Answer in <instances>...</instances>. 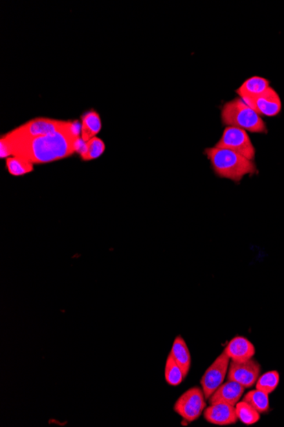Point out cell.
<instances>
[{
	"instance_id": "23",
	"label": "cell",
	"mask_w": 284,
	"mask_h": 427,
	"mask_svg": "<svg viewBox=\"0 0 284 427\" xmlns=\"http://www.w3.org/2000/svg\"><path fill=\"white\" fill-rule=\"evenodd\" d=\"M12 156V153H10V146L8 143L6 141L5 139L1 138V141H0V157L1 159H7Z\"/></svg>"
},
{
	"instance_id": "2",
	"label": "cell",
	"mask_w": 284,
	"mask_h": 427,
	"mask_svg": "<svg viewBox=\"0 0 284 427\" xmlns=\"http://www.w3.org/2000/svg\"><path fill=\"white\" fill-rule=\"evenodd\" d=\"M215 174L221 178L239 183L245 176L258 174L253 160L232 150L210 147L204 150Z\"/></svg>"
},
{
	"instance_id": "5",
	"label": "cell",
	"mask_w": 284,
	"mask_h": 427,
	"mask_svg": "<svg viewBox=\"0 0 284 427\" xmlns=\"http://www.w3.org/2000/svg\"><path fill=\"white\" fill-rule=\"evenodd\" d=\"M217 148L232 150L250 160L255 159V150L252 141L245 130L239 127H226L219 141Z\"/></svg>"
},
{
	"instance_id": "16",
	"label": "cell",
	"mask_w": 284,
	"mask_h": 427,
	"mask_svg": "<svg viewBox=\"0 0 284 427\" xmlns=\"http://www.w3.org/2000/svg\"><path fill=\"white\" fill-rule=\"evenodd\" d=\"M164 377L167 384L172 386H177L184 382L186 377L181 366L168 355L165 364Z\"/></svg>"
},
{
	"instance_id": "17",
	"label": "cell",
	"mask_w": 284,
	"mask_h": 427,
	"mask_svg": "<svg viewBox=\"0 0 284 427\" xmlns=\"http://www.w3.org/2000/svg\"><path fill=\"white\" fill-rule=\"evenodd\" d=\"M243 401L247 402L260 414H267L270 408L269 394L261 392L260 390H252L244 395Z\"/></svg>"
},
{
	"instance_id": "1",
	"label": "cell",
	"mask_w": 284,
	"mask_h": 427,
	"mask_svg": "<svg viewBox=\"0 0 284 427\" xmlns=\"http://www.w3.org/2000/svg\"><path fill=\"white\" fill-rule=\"evenodd\" d=\"M10 146L12 156L23 157L32 164H45L65 159L74 154L76 137L71 131V121L63 130L47 136L18 138L8 134L2 137Z\"/></svg>"
},
{
	"instance_id": "19",
	"label": "cell",
	"mask_w": 284,
	"mask_h": 427,
	"mask_svg": "<svg viewBox=\"0 0 284 427\" xmlns=\"http://www.w3.org/2000/svg\"><path fill=\"white\" fill-rule=\"evenodd\" d=\"M6 167L10 174L12 176H23L34 171V164L30 160L19 156H10L6 159Z\"/></svg>"
},
{
	"instance_id": "12",
	"label": "cell",
	"mask_w": 284,
	"mask_h": 427,
	"mask_svg": "<svg viewBox=\"0 0 284 427\" xmlns=\"http://www.w3.org/2000/svg\"><path fill=\"white\" fill-rule=\"evenodd\" d=\"M224 353L232 361L245 362L254 357L255 347L245 337L237 335L226 344Z\"/></svg>"
},
{
	"instance_id": "8",
	"label": "cell",
	"mask_w": 284,
	"mask_h": 427,
	"mask_svg": "<svg viewBox=\"0 0 284 427\" xmlns=\"http://www.w3.org/2000/svg\"><path fill=\"white\" fill-rule=\"evenodd\" d=\"M261 367L254 359L245 362H230L228 379L237 382L244 388L255 386L261 376Z\"/></svg>"
},
{
	"instance_id": "11",
	"label": "cell",
	"mask_w": 284,
	"mask_h": 427,
	"mask_svg": "<svg viewBox=\"0 0 284 427\" xmlns=\"http://www.w3.org/2000/svg\"><path fill=\"white\" fill-rule=\"evenodd\" d=\"M244 390L245 388L240 384L228 380V382L223 383L218 387L208 401L210 404L221 403L235 406L242 398Z\"/></svg>"
},
{
	"instance_id": "6",
	"label": "cell",
	"mask_w": 284,
	"mask_h": 427,
	"mask_svg": "<svg viewBox=\"0 0 284 427\" xmlns=\"http://www.w3.org/2000/svg\"><path fill=\"white\" fill-rule=\"evenodd\" d=\"M69 123V121H63L48 119V118H37L21 127L15 129L8 134L10 137L25 138L41 137L56 134L57 132L63 130Z\"/></svg>"
},
{
	"instance_id": "14",
	"label": "cell",
	"mask_w": 284,
	"mask_h": 427,
	"mask_svg": "<svg viewBox=\"0 0 284 427\" xmlns=\"http://www.w3.org/2000/svg\"><path fill=\"white\" fill-rule=\"evenodd\" d=\"M170 356L181 366L185 374L188 376L192 365V357L188 344L182 336H177L174 340Z\"/></svg>"
},
{
	"instance_id": "21",
	"label": "cell",
	"mask_w": 284,
	"mask_h": 427,
	"mask_svg": "<svg viewBox=\"0 0 284 427\" xmlns=\"http://www.w3.org/2000/svg\"><path fill=\"white\" fill-rule=\"evenodd\" d=\"M88 143L87 160H96L102 156L106 149L105 143L99 138H93Z\"/></svg>"
},
{
	"instance_id": "18",
	"label": "cell",
	"mask_w": 284,
	"mask_h": 427,
	"mask_svg": "<svg viewBox=\"0 0 284 427\" xmlns=\"http://www.w3.org/2000/svg\"><path fill=\"white\" fill-rule=\"evenodd\" d=\"M235 410L237 419L244 425L253 426L260 421V413L245 401L239 402L235 405Z\"/></svg>"
},
{
	"instance_id": "3",
	"label": "cell",
	"mask_w": 284,
	"mask_h": 427,
	"mask_svg": "<svg viewBox=\"0 0 284 427\" xmlns=\"http://www.w3.org/2000/svg\"><path fill=\"white\" fill-rule=\"evenodd\" d=\"M222 124L226 127H239L252 134H267V125L260 114L248 105L241 98L224 103L221 109Z\"/></svg>"
},
{
	"instance_id": "10",
	"label": "cell",
	"mask_w": 284,
	"mask_h": 427,
	"mask_svg": "<svg viewBox=\"0 0 284 427\" xmlns=\"http://www.w3.org/2000/svg\"><path fill=\"white\" fill-rule=\"evenodd\" d=\"M204 417L210 424L220 426L235 425L239 421L235 406L221 403L207 407L204 411Z\"/></svg>"
},
{
	"instance_id": "4",
	"label": "cell",
	"mask_w": 284,
	"mask_h": 427,
	"mask_svg": "<svg viewBox=\"0 0 284 427\" xmlns=\"http://www.w3.org/2000/svg\"><path fill=\"white\" fill-rule=\"evenodd\" d=\"M206 397L203 389L194 386L182 395L175 402L174 410L183 421L192 423L199 419L206 408Z\"/></svg>"
},
{
	"instance_id": "9",
	"label": "cell",
	"mask_w": 284,
	"mask_h": 427,
	"mask_svg": "<svg viewBox=\"0 0 284 427\" xmlns=\"http://www.w3.org/2000/svg\"><path fill=\"white\" fill-rule=\"evenodd\" d=\"M243 100L261 116L274 117L282 110L281 98L272 86L260 95Z\"/></svg>"
},
{
	"instance_id": "15",
	"label": "cell",
	"mask_w": 284,
	"mask_h": 427,
	"mask_svg": "<svg viewBox=\"0 0 284 427\" xmlns=\"http://www.w3.org/2000/svg\"><path fill=\"white\" fill-rule=\"evenodd\" d=\"M81 124V138L85 142H88L91 138H95L102 130V120H100L99 114L94 110L86 112L82 116Z\"/></svg>"
},
{
	"instance_id": "13",
	"label": "cell",
	"mask_w": 284,
	"mask_h": 427,
	"mask_svg": "<svg viewBox=\"0 0 284 427\" xmlns=\"http://www.w3.org/2000/svg\"><path fill=\"white\" fill-rule=\"evenodd\" d=\"M271 86L267 79L261 76H252L247 79L239 88L236 93L239 98L248 99L254 98L263 93L265 90Z\"/></svg>"
},
{
	"instance_id": "20",
	"label": "cell",
	"mask_w": 284,
	"mask_h": 427,
	"mask_svg": "<svg viewBox=\"0 0 284 427\" xmlns=\"http://www.w3.org/2000/svg\"><path fill=\"white\" fill-rule=\"evenodd\" d=\"M280 382L279 373L276 371H268L259 377L255 388L267 394H272L278 388Z\"/></svg>"
},
{
	"instance_id": "22",
	"label": "cell",
	"mask_w": 284,
	"mask_h": 427,
	"mask_svg": "<svg viewBox=\"0 0 284 427\" xmlns=\"http://www.w3.org/2000/svg\"><path fill=\"white\" fill-rule=\"evenodd\" d=\"M74 153L78 154L83 160H87L88 143L81 137L75 139L74 143Z\"/></svg>"
},
{
	"instance_id": "7",
	"label": "cell",
	"mask_w": 284,
	"mask_h": 427,
	"mask_svg": "<svg viewBox=\"0 0 284 427\" xmlns=\"http://www.w3.org/2000/svg\"><path fill=\"white\" fill-rule=\"evenodd\" d=\"M229 365L230 358L223 351L204 373L200 384L206 399H210L212 394L224 382L226 377L228 376Z\"/></svg>"
}]
</instances>
